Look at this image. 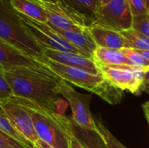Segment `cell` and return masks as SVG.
<instances>
[{
  "label": "cell",
  "mask_w": 149,
  "mask_h": 148,
  "mask_svg": "<svg viewBox=\"0 0 149 148\" xmlns=\"http://www.w3.org/2000/svg\"><path fill=\"white\" fill-rule=\"evenodd\" d=\"M15 96L30 99L42 106L64 114L67 104L58 97V85L61 79L49 67L17 69L5 72Z\"/></svg>",
  "instance_id": "cell-1"
},
{
  "label": "cell",
  "mask_w": 149,
  "mask_h": 148,
  "mask_svg": "<svg viewBox=\"0 0 149 148\" xmlns=\"http://www.w3.org/2000/svg\"><path fill=\"white\" fill-rule=\"evenodd\" d=\"M9 100L28 111L39 140L55 148H70V139L73 133L72 118L24 98L13 96Z\"/></svg>",
  "instance_id": "cell-2"
},
{
  "label": "cell",
  "mask_w": 149,
  "mask_h": 148,
  "mask_svg": "<svg viewBox=\"0 0 149 148\" xmlns=\"http://www.w3.org/2000/svg\"><path fill=\"white\" fill-rule=\"evenodd\" d=\"M38 61L45 64L61 79L98 95L111 105L120 103L123 97L124 91L115 86L103 75H96L80 68L65 65L52 61L45 56Z\"/></svg>",
  "instance_id": "cell-3"
},
{
  "label": "cell",
  "mask_w": 149,
  "mask_h": 148,
  "mask_svg": "<svg viewBox=\"0 0 149 148\" xmlns=\"http://www.w3.org/2000/svg\"><path fill=\"white\" fill-rule=\"evenodd\" d=\"M0 40L38 60L44 57V47L24 27L9 0H1Z\"/></svg>",
  "instance_id": "cell-4"
},
{
  "label": "cell",
  "mask_w": 149,
  "mask_h": 148,
  "mask_svg": "<svg viewBox=\"0 0 149 148\" xmlns=\"http://www.w3.org/2000/svg\"><path fill=\"white\" fill-rule=\"evenodd\" d=\"M58 94L68 103L72 110V119L76 125L83 129L99 133L96 120L90 111L91 95L78 92L71 84L61 79L58 85Z\"/></svg>",
  "instance_id": "cell-5"
},
{
  "label": "cell",
  "mask_w": 149,
  "mask_h": 148,
  "mask_svg": "<svg viewBox=\"0 0 149 148\" xmlns=\"http://www.w3.org/2000/svg\"><path fill=\"white\" fill-rule=\"evenodd\" d=\"M41 5L46 11L48 22L47 24L54 28L60 30L86 29L93 25V23L64 4L60 0L52 3L42 0H34Z\"/></svg>",
  "instance_id": "cell-6"
},
{
  "label": "cell",
  "mask_w": 149,
  "mask_h": 148,
  "mask_svg": "<svg viewBox=\"0 0 149 148\" xmlns=\"http://www.w3.org/2000/svg\"><path fill=\"white\" fill-rule=\"evenodd\" d=\"M133 18L127 0H113L104 6H100L94 24L121 32L133 28Z\"/></svg>",
  "instance_id": "cell-7"
},
{
  "label": "cell",
  "mask_w": 149,
  "mask_h": 148,
  "mask_svg": "<svg viewBox=\"0 0 149 148\" xmlns=\"http://www.w3.org/2000/svg\"><path fill=\"white\" fill-rule=\"evenodd\" d=\"M17 14L20 17L24 27L44 47V49H52L59 51L73 52L86 56L81 51L73 46L68 41H66L47 23L38 22L22 14Z\"/></svg>",
  "instance_id": "cell-8"
},
{
  "label": "cell",
  "mask_w": 149,
  "mask_h": 148,
  "mask_svg": "<svg viewBox=\"0 0 149 148\" xmlns=\"http://www.w3.org/2000/svg\"><path fill=\"white\" fill-rule=\"evenodd\" d=\"M99 67L102 75L120 90L128 91L135 95L141 93V87L147 68L134 65H99Z\"/></svg>",
  "instance_id": "cell-9"
},
{
  "label": "cell",
  "mask_w": 149,
  "mask_h": 148,
  "mask_svg": "<svg viewBox=\"0 0 149 148\" xmlns=\"http://www.w3.org/2000/svg\"><path fill=\"white\" fill-rule=\"evenodd\" d=\"M0 110L4 113L13 126L33 147L38 140V137L28 111L19 104L11 100L0 101Z\"/></svg>",
  "instance_id": "cell-10"
},
{
  "label": "cell",
  "mask_w": 149,
  "mask_h": 148,
  "mask_svg": "<svg viewBox=\"0 0 149 148\" xmlns=\"http://www.w3.org/2000/svg\"><path fill=\"white\" fill-rule=\"evenodd\" d=\"M48 66L38 61L36 58L0 40V69L10 72L17 69H38Z\"/></svg>",
  "instance_id": "cell-11"
},
{
  "label": "cell",
  "mask_w": 149,
  "mask_h": 148,
  "mask_svg": "<svg viewBox=\"0 0 149 148\" xmlns=\"http://www.w3.org/2000/svg\"><path fill=\"white\" fill-rule=\"evenodd\" d=\"M44 56L52 61H54V62H57L65 65L80 68L96 75H102V72L98 64L93 58L81 55V54L73 53V52H66V51H55L52 49H45Z\"/></svg>",
  "instance_id": "cell-12"
},
{
  "label": "cell",
  "mask_w": 149,
  "mask_h": 148,
  "mask_svg": "<svg viewBox=\"0 0 149 148\" xmlns=\"http://www.w3.org/2000/svg\"><path fill=\"white\" fill-rule=\"evenodd\" d=\"M52 28L60 34L66 41L81 51L86 57L93 58V54L98 46L89 32L88 28L73 30H60L54 27Z\"/></svg>",
  "instance_id": "cell-13"
},
{
  "label": "cell",
  "mask_w": 149,
  "mask_h": 148,
  "mask_svg": "<svg viewBox=\"0 0 149 148\" xmlns=\"http://www.w3.org/2000/svg\"><path fill=\"white\" fill-rule=\"evenodd\" d=\"M88 31L99 47L118 50L126 47L125 38L120 32L95 24L88 27Z\"/></svg>",
  "instance_id": "cell-14"
},
{
  "label": "cell",
  "mask_w": 149,
  "mask_h": 148,
  "mask_svg": "<svg viewBox=\"0 0 149 148\" xmlns=\"http://www.w3.org/2000/svg\"><path fill=\"white\" fill-rule=\"evenodd\" d=\"M93 60L101 66L133 65L121 50L97 47L93 54Z\"/></svg>",
  "instance_id": "cell-15"
},
{
  "label": "cell",
  "mask_w": 149,
  "mask_h": 148,
  "mask_svg": "<svg viewBox=\"0 0 149 148\" xmlns=\"http://www.w3.org/2000/svg\"><path fill=\"white\" fill-rule=\"evenodd\" d=\"M9 3L12 9L19 14L38 22H48L45 10L34 0H9Z\"/></svg>",
  "instance_id": "cell-16"
},
{
  "label": "cell",
  "mask_w": 149,
  "mask_h": 148,
  "mask_svg": "<svg viewBox=\"0 0 149 148\" xmlns=\"http://www.w3.org/2000/svg\"><path fill=\"white\" fill-rule=\"evenodd\" d=\"M72 130L74 135L86 148H107V143L100 132L98 133L87 129H83L76 125L73 120Z\"/></svg>",
  "instance_id": "cell-17"
},
{
  "label": "cell",
  "mask_w": 149,
  "mask_h": 148,
  "mask_svg": "<svg viewBox=\"0 0 149 148\" xmlns=\"http://www.w3.org/2000/svg\"><path fill=\"white\" fill-rule=\"evenodd\" d=\"M64 4L88 18L93 25L95 23V15L100 6V0H60Z\"/></svg>",
  "instance_id": "cell-18"
},
{
  "label": "cell",
  "mask_w": 149,
  "mask_h": 148,
  "mask_svg": "<svg viewBox=\"0 0 149 148\" xmlns=\"http://www.w3.org/2000/svg\"><path fill=\"white\" fill-rule=\"evenodd\" d=\"M125 38L126 47L139 51L149 50V38L134 29H129L120 32Z\"/></svg>",
  "instance_id": "cell-19"
},
{
  "label": "cell",
  "mask_w": 149,
  "mask_h": 148,
  "mask_svg": "<svg viewBox=\"0 0 149 148\" xmlns=\"http://www.w3.org/2000/svg\"><path fill=\"white\" fill-rule=\"evenodd\" d=\"M0 131L6 133L7 135L21 141L22 143L25 144L29 147L33 148L32 145L24 137V135L13 126L8 117L4 114L3 111L0 110Z\"/></svg>",
  "instance_id": "cell-20"
},
{
  "label": "cell",
  "mask_w": 149,
  "mask_h": 148,
  "mask_svg": "<svg viewBox=\"0 0 149 148\" xmlns=\"http://www.w3.org/2000/svg\"><path fill=\"white\" fill-rule=\"evenodd\" d=\"M124 55L129 59L134 66L142 67V68H149V63L146 58L142 56L140 51L131 49V48H123L121 49Z\"/></svg>",
  "instance_id": "cell-21"
},
{
  "label": "cell",
  "mask_w": 149,
  "mask_h": 148,
  "mask_svg": "<svg viewBox=\"0 0 149 148\" xmlns=\"http://www.w3.org/2000/svg\"><path fill=\"white\" fill-rule=\"evenodd\" d=\"M96 124L100 133L101 134V136L107 143V148H127L111 133V132L105 126L102 121L96 120Z\"/></svg>",
  "instance_id": "cell-22"
},
{
  "label": "cell",
  "mask_w": 149,
  "mask_h": 148,
  "mask_svg": "<svg viewBox=\"0 0 149 148\" xmlns=\"http://www.w3.org/2000/svg\"><path fill=\"white\" fill-rule=\"evenodd\" d=\"M15 96L13 89L5 77V72L0 69V101L9 100Z\"/></svg>",
  "instance_id": "cell-23"
},
{
  "label": "cell",
  "mask_w": 149,
  "mask_h": 148,
  "mask_svg": "<svg viewBox=\"0 0 149 148\" xmlns=\"http://www.w3.org/2000/svg\"><path fill=\"white\" fill-rule=\"evenodd\" d=\"M133 29L149 38V14L134 16Z\"/></svg>",
  "instance_id": "cell-24"
},
{
  "label": "cell",
  "mask_w": 149,
  "mask_h": 148,
  "mask_svg": "<svg viewBox=\"0 0 149 148\" xmlns=\"http://www.w3.org/2000/svg\"><path fill=\"white\" fill-rule=\"evenodd\" d=\"M0 148H31L0 131Z\"/></svg>",
  "instance_id": "cell-25"
},
{
  "label": "cell",
  "mask_w": 149,
  "mask_h": 148,
  "mask_svg": "<svg viewBox=\"0 0 149 148\" xmlns=\"http://www.w3.org/2000/svg\"><path fill=\"white\" fill-rule=\"evenodd\" d=\"M127 3L133 16L149 14V9L144 0H127Z\"/></svg>",
  "instance_id": "cell-26"
},
{
  "label": "cell",
  "mask_w": 149,
  "mask_h": 148,
  "mask_svg": "<svg viewBox=\"0 0 149 148\" xmlns=\"http://www.w3.org/2000/svg\"><path fill=\"white\" fill-rule=\"evenodd\" d=\"M141 92H144L149 95V69H148V71L145 73L144 79H143V82H142V85L141 87Z\"/></svg>",
  "instance_id": "cell-27"
},
{
  "label": "cell",
  "mask_w": 149,
  "mask_h": 148,
  "mask_svg": "<svg viewBox=\"0 0 149 148\" xmlns=\"http://www.w3.org/2000/svg\"><path fill=\"white\" fill-rule=\"evenodd\" d=\"M70 148H86L84 145L77 139V137L74 135L73 133L71 135V139H70Z\"/></svg>",
  "instance_id": "cell-28"
},
{
  "label": "cell",
  "mask_w": 149,
  "mask_h": 148,
  "mask_svg": "<svg viewBox=\"0 0 149 148\" xmlns=\"http://www.w3.org/2000/svg\"><path fill=\"white\" fill-rule=\"evenodd\" d=\"M33 148H55L53 147L52 146H51V145H49V144H47V143H45V141H43V140H38L36 142H35V144H34V146H33Z\"/></svg>",
  "instance_id": "cell-29"
},
{
  "label": "cell",
  "mask_w": 149,
  "mask_h": 148,
  "mask_svg": "<svg viewBox=\"0 0 149 148\" xmlns=\"http://www.w3.org/2000/svg\"><path fill=\"white\" fill-rule=\"evenodd\" d=\"M142 108H143V111L145 113V116L149 118V101L147 102V103H145V104H143Z\"/></svg>",
  "instance_id": "cell-30"
},
{
  "label": "cell",
  "mask_w": 149,
  "mask_h": 148,
  "mask_svg": "<svg viewBox=\"0 0 149 148\" xmlns=\"http://www.w3.org/2000/svg\"><path fill=\"white\" fill-rule=\"evenodd\" d=\"M139 51V50H138ZM141 53L142 54V56L146 58V60L149 63V50H146V51H140Z\"/></svg>",
  "instance_id": "cell-31"
},
{
  "label": "cell",
  "mask_w": 149,
  "mask_h": 148,
  "mask_svg": "<svg viewBox=\"0 0 149 148\" xmlns=\"http://www.w3.org/2000/svg\"><path fill=\"white\" fill-rule=\"evenodd\" d=\"M111 1H113V0H100V6H104V5L107 4L108 3H110Z\"/></svg>",
  "instance_id": "cell-32"
},
{
  "label": "cell",
  "mask_w": 149,
  "mask_h": 148,
  "mask_svg": "<svg viewBox=\"0 0 149 148\" xmlns=\"http://www.w3.org/2000/svg\"><path fill=\"white\" fill-rule=\"evenodd\" d=\"M42 1H46V2H52V3H55L58 0H42Z\"/></svg>",
  "instance_id": "cell-33"
},
{
  "label": "cell",
  "mask_w": 149,
  "mask_h": 148,
  "mask_svg": "<svg viewBox=\"0 0 149 148\" xmlns=\"http://www.w3.org/2000/svg\"><path fill=\"white\" fill-rule=\"evenodd\" d=\"M144 1H145V3H146V4H147L148 8L149 9V0H144Z\"/></svg>",
  "instance_id": "cell-34"
},
{
  "label": "cell",
  "mask_w": 149,
  "mask_h": 148,
  "mask_svg": "<svg viewBox=\"0 0 149 148\" xmlns=\"http://www.w3.org/2000/svg\"><path fill=\"white\" fill-rule=\"evenodd\" d=\"M146 119H147V120H148V124H149V118H148V117H146Z\"/></svg>",
  "instance_id": "cell-35"
},
{
  "label": "cell",
  "mask_w": 149,
  "mask_h": 148,
  "mask_svg": "<svg viewBox=\"0 0 149 148\" xmlns=\"http://www.w3.org/2000/svg\"></svg>",
  "instance_id": "cell-36"
}]
</instances>
